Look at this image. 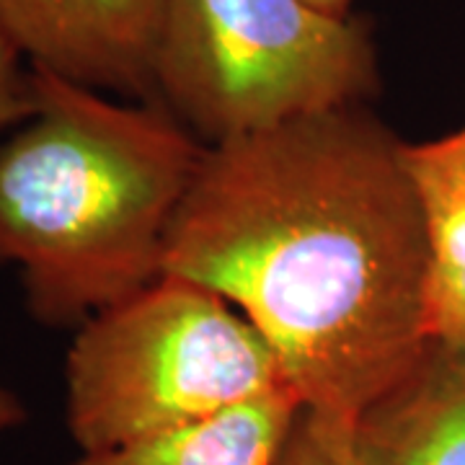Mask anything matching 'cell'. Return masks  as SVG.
<instances>
[{
  "mask_svg": "<svg viewBox=\"0 0 465 465\" xmlns=\"http://www.w3.org/2000/svg\"><path fill=\"white\" fill-rule=\"evenodd\" d=\"M378 85V47L360 18L308 0L168 3L155 101L207 145L365 106Z\"/></svg>",
  "mask_w": 465,
  "mask_h": 465,
  "instance_id": "277c9868",
  "label": "cell"
},
{
  "mask_svg": "<svg viewBox=\"0 0 465 465\" xmlns=\"http://www.w3.org/2000/svg\"><path fill=\"white\" fill-rule=\"evenodd\" d=\"M26 421V406L11 388L0 382V434Z\"/></svg>",
  "mask_w": 465,
  "mask_h": 465,
  "instance_id": "8fae6325",
  "label": "cell"
},
{
  "mask_svg": "<svg viewBox=\"0 0 465 465\" xmlns=\"http://www.w3.org/2000/svg\"><path fill=\"white\" fill-rule=\"evenodd\" d=\"M287 388L269 341L228 300L161 277L88 318L65 360L67 432L81 452L182 430Z\"/></svg>",
  "mask_w": 465,
  "mask_h": 465,
  "instance_id": "3957f363",
  "label": "cell"
},
{
  "mask_svg": "<svg viewBox=\"0 0 465 465\" xmlns=\"http://www.w3.org/2000/svg\"><path fill=\"white\" fill-rule=\"evenodd\" d=\"M36 112L0 143V266L50 329L163 277L171 223L207 145L158 101H114L32 67Z\"/></svg>",
  "mask_w": 465,
  "mask_h": 465,
  "instance_id": "7a4b0ae2",
  "label": "cell"
},
{
  "mask_svg": "<svg viewBox=\"0 0 465 465\" xmlns=\"http://www.w3.org/2000/svg\"><path fill=\"white\" fill-rule=\"evenodd\" d=\"M311 5H316L326 14H333V16H351V3L354 0H308Z\"/></svg>",
  "mask_w": 465,
  "mask_h": 465,
  "instance_id": "7c38bea8",
  "label": "cell"
},
{
  "mask_svg": "<svg viewBox=\"0 0 465 465\" xmlns=\"http://www.w3.org/2000/svg\"><path fill=\"white\" fill-rule=\"evenodd\" d=\"M163 277L228 300L302 409L357 419L430 349V246L406 143L365 106L207 145Z\"/></svg>",
  "mask_w": 465,
  "mask_h": 465,
  "instance_id": "6da1fadb",
  "label": "cell"
},
{
  "mask_svg": "<svg viewBox=\"0 0 465 465\" xmlns=\"http://www.w3.org/2000/svg\"><path fill=\"white\" fill-rule=\"evenodd\" d=\"M171 0H0V29L70 84L155 101V57Z\"/></svg>",
  "mask_w": 465,
  "mask_h": 465,
  "instance_id": "5b68a950",
  "label": "cell"
},
{
  "mask_svg": "<svg viewBox=\"0 0 465 465\" xmlns=\"http://www.w3.org/2000/svg\"><path fill=\"white\" fill-rule=\"evenodd\" d=\"M274 465H365L354 419L302 409Z\"/></svg>",
  "mask_w": 465,
  "mask_h": 465,
  "instance_id": "9c48e42d",
  "label": "cell"
},
{
  "mask_svg": "<svg viewBox=\"0 0 465 465\" xmlns=\"http://www.w3.org/2000/svg\"><path fill=\"white\" fill-rule=\"evenodd\" d=\"M300 411L298 396L280 388L182 430L81 452L70 465H274Z\"/></svg>",
  "mask_w": 465,
  "mask_h": 465,
  "instance_id": "ba28073f",
  "label": "cell"
},
{
  "mask_svg": "<svg viewBox=\"0 0 465 465\" xmlns=\"http://www.w3.org/2000/svg\"><path fill=\"white\" fill-rule=\"evenodd\" d=\"M430 246V341L465 354V119L452 133L406 143Z\"/></svg>",
  "mask_w": 465,
  "mask_h": 465,
  "instance_id": "52a82bcc",
  "label": "cell"
},
{
  "mask_svg": "<svg viewBox=\"0 0 465 465\" xmlns=\"http://www.w3.org/2000/svg\"><path fill=\"white\" fill-rule=\"evenodd\" d=\"M21 52L0 29V127L24 124L36 112L32 67H21Z\"/></svg>",
  "mask_w": 465,
  "mask_h": 465,
  "instance_id": "30bf717a",
  "label": "cell"
},
{
  "mask_svg": "<svg viewBox=\"0 0 465 465\" xmlns=\"http://www.w3.org/2000/svg\"><path fill=\"white\" fill-rule=\"evenodd\" d=\"M354 437L365 465H465V354L430 344L354 419Z\"/></svg>",
  "mask_w": 465,
  "mask_h": 465,
  "instance_id": "8992f818",
  "label": "cell"
}]
</instances>
